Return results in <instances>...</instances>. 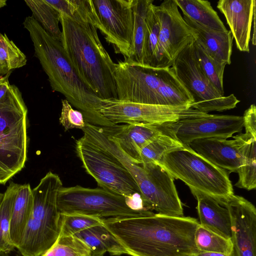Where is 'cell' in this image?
<instances>
[{"mask_svg": "<svg viewBox=\"0 0 256 256\" xmlns=\"http://www.w3.org/2000/svg\"><path fill=\"white\" fill-rule=\"evenodd\" d=\"M231 220L232 256H256V208L242 196L232 195L222 200Z\"/></svg>", "mask_w": 256, "mask_h": 256, "instance_id": "15", "label": "cell"}, {"mask_svg": "<svg viewBox=\"0 0 256 256\" xmlns=\"http://www.w3.org/2000/svg\"><path fill=\"white\" fill-rule=\"evenodd\" d=\"M102 224V218L80 214H60L58 236H74L81 231Z\"/></svg>", "mask_w": 256, "mask_h": 256, "instance_id": "34", "label": "cell"}, {"mask_svg": "<svg viewBox=\"0 0 256 256\" xmlns=\"http://www.w3.org/2000/svg\"><path fill=\"white\" fill-rule=\"evenodd\" d=\"M174 122H136L102 128L133 162L140 164V153L144 146L161 135L174 136Z\"/></svg>", "mask_w": 256, "mask_h": 256, "instance_id": "17", "label": "cell"}, {"mask_svg": "<svg viewBox=\"0 0 256 256\" xmlns=\"http://www.w3.org/2000/svg\"><path fill=\"white\" fill-rule=\"evenodd\" d=\"M232 137V140L216 138L197 139L188 146L215 166L238 173L242 164L244 134Z\"/></svg>", "mask_w": 256, "mask_h": 256, "instance_id": "18", "label": "cell"}, {"mask_svg": "<svg viewBox=\"0 0 256 256\" xmlns=\"http://www.w3.org/2000/svg\"><path fill=\"white\" fill-rule=\"evenodd\" d=\"M191 192L197 200L200 224L231 240V220L228 210L208 194L194 190Z\"/></svg>", "mask_w": 256, "mask_h": 256, "instance_id": "21", "label": "cell"}, {"mask_svg": "<svg viewBox=\"0 0 256 256\" xmlns=\"http://www.w3.org/2000/svg\"><path fill=\"white\" fill-rule=\"evenodd\" d=\"M253 26V31L252 34V44L254 46L256 45V14H254L252 22V26Z\"/></svg>", "mask_w": 256, "mask_h": 256, "instance_id": "40", "label": "cell"}, {"mask_svg": "<svg viewBox=\"0 0 256 256\" xmlns=\"http://www.w3.org/2000/svg\"><path fill=\"white\" fill-rule=\"evenodd\" d=\"M147 32L143 66L156 68V52L158 43L160 24L156 6L152 2L146 16Z\"/></svg>", "mask_w": 256, "mask_h": 256, "instance_id": "32", "label": "cell"}, {"mask_svg": "<svg viewBox=\"0 0 256 256\" xmlns=\"http://www.w3.org/2000/svg\"><path fill=\"white\" fill-rule=\"evenodd\" d=\"M160 30L156 52V68H170L194 38L181 15L175 0L156 6Z\"/></svg>", "mask_w": 256, "mask_h": 256, "instance_id": "13", "label": "cell"}, {"mask_svg": "<svg viewBox=\"0 0 256 256\" xmlns=\"http://www.w3.org/2000/svg\"><path fill=\"white\" fill-rule=\"evenodd\" d=\"M32 16L52 37L60 42L62 30L59 26L60 12L45 0H24Z\"/></svg>", "mask_w": 256, "mask_h": 256, "instance_id": "28", "label": "cell"}, {"mask_svg": "<svg viewBox=\"0 0 256 256\" xmlns=\"http://www.w3.org/2000/svg\"><path fill=\"white\" fill-rule=\"evenodd\" d=\"M146 171V177L139 187L146 208L158 214L184 216V210L174 178L157 164H140Z\"/></svg>", "mask_w": 256, "mask_h": 256, "instance_id": "14", "label": "cell"}, {"mask_svg": "<svg viewBox=\"0 0 256 256\" xmlns=\"http://www.w3.org/2000/svg\"><path fill=\"white\" fill-rule=\"evenodd\" d=\"M76 150L82 166L100 188L144 204L136 182L114 157L83 136L76 141Z\"/></svg>", "mask_w": 256, "mask_h": 256, "instance_id": "9", "label": "cell"}, {"mask_svg": "<svg viewBox=\"0 0 256 256\" xmlns=\"http://www.w3.org/2000/svg\"><path fill=\"white\" fill-rule=\"evenodd\" d=\"M96 112L102 128L110 127L120 123L176 122L183 119L202 118L209 115L192 108V106L152 105L114 98L101 100Z\"/></svg>", "mask_w": 256, "mask_h": 256, "instance_id": "10", "label": "cell"}, {"mask_svg": "<svg viewBox=\"0 0 256 256\" xmlns=\"http://www.w3.org/2000/svg\"><path fill=\"white\" fill-rule=\"evenodd\" d=\"M256 137L244 133L242 164L238 171V180L235 186L248 190L256 188Z\"/></svg>", "mask_w": 256, "mask_h": 256, "instance_id": "26", "label": "cell"}, {"mask_svg": "<svg viewBox=\"0 0 256 256\" xmlns=\"http://www.w3.org/2000/svg\"><path fill=\"white\" fill-rule=\"evenodd\" d=\"M33 204V195L30 185L19 184L10 222V238L16 248L20 242L31 216Z\"/></svg>", "mask_w": 256, "mask_h": 256, "instance_id": "22", "label": "cell"}, {"mask_svg": "<svg viewBox=\"0 0 256 256\" xmlns=\"http://www.w3.org/2000/svg\"><path fill=\"white\" fill-rule=\"evenodd\" d=\"M255 0H220L217 8L224 16L236 47L242 52H250V41Z\"/></svg>", "mask_w": 256, "mask_h": 256, "instance_id": "19", "label": "cell"}, {"mask_svg": "<svg viewBox=\"0 0 256 256\" xmlns=\"http://www.w3.org/2000/svg\"><path fill=\"white\" fill-rule=\"evenodd\" d=\"M62 186L60 176L48 172L32 190L34 204L20 242L16 248L24 256H41L58 239L60 214L58 195Z\"/></svg>", "mask_w": 256, "mask_h": 256, "instance_id": "5", "label": "cell"}, {"mask_svg": "<svg viewBox=\"0 0 256 256\" xmlns=\"http://www.w3.org/2000/svg\"><path fill=\"white\" fill-rule=\"evenodd\" d=\"M118 100L143 104L192 106L194 100L172 67L154 68L119 60L114 65Z\"/></svg>", "mask_w": 256, "mask_h": 256, "instance_id": "4", "label": "cell"}, {"mask_svg": "<svg viewBox=\"0 0 256 256\" xmlns=\"http://www.w3.org/2000/svg\"><path fill=\"white\" fill-rule=\"evenodd\" d=\"M16 256H24L20 254L19 252L16 254Z\"/></svg>", "mask_w": 256, "mask_h": 256, "instance_id": "44", "label": "cell"}, {"mask_svg": "<svg viewBox=\"0 0 256 256\" xmlns=\"http://www.w3.org/2000/svg\"><path fill=\"white\" fill-rule=\"evenodd\" d=\"M242 117L246 132L256 137V108L254 104L245 110Z\"/></svg>", "mask_w": 256, "mask_h": 256, "instance_id": "37", "label": "cell"}, {"mask_svg": "<svg viewBox=\"0 0 256 256\" xmlns=\"http://www.w3.org/2000/svg\"><path fill=\"white\" fill-rule=\"evenodd\" d=\"M60 14V42L80 78L100 98L117 99L115 63L100 40L93 16Z\"/></svg>", "mask_w": 256, "mask_h": 256, "instance_id": "2", "label": "cell"}, {"mask_svg": "<svg viewBox=\"0 0 256 256\" xmlns=\"http://www.w3.org/2000/svg\"><path fill=\"white\" fill-rule=\"evenodd\" d=\"M0 256H8V254H2Z\"/></svg>", "mask_w": 256, "mask_h": 256, "instance_id": "45", "label": "cell"}, {"mask_svg": "<svg viewBox=\"0 0 256 256\" xmlns=\"http://www.w3.org/2000/svg\"><path fill=\"white\" fill-rule=\"evenodd\" d=\"M196 60L204 74L222 96H224V74L226 64L210 57L195 40L193 42Z\"/></svg>", "mask_w": 256, "mask_h": 256, "instance_id": "31", "label": "cell"}, {"mask_svg": "<svg viewBox=\"0 0 256 256\" xmlns=\"http://www.w3.org/2000/svg\"><path fill=\"white\" fill-rule=\"evenodd\" d=\"M62 108L60 118V122L66 131L72 128L82 129L86 125L82 114L74 110L66 99L62 100Z\"/></svg>", "mask_w": 256, "mask_h": 256, "instance_id": "36", "label": "cell"}, {"mask_svg": "<svg viewBox=\"0 0 256 256\" xmlns=\"http://www.w3.org/2000/svg\"><path fill=\"white\" fill-rule=\"evenodd\" d=\"M90 248L92 256H102L106 252L112 256L126 254V251L103 224L74 234Z\"/></svg>", "mask_w": 256, "mask_h": 256, "instance_id": "23", "label": "cell"}, {"mask_svg": "<svg viewBox=\"0 0 256 256\" xmlns=\"http://www.w3.org/2000/svg\"><path fill=\"white\" fill-rule=\"evenodd\" d=\"M23 24L29 32L35 56L47 74L52 90L62 94L71 106L82 114L87 122L99 126L96 109L102 99L83 83L61 42L48 34L32 16L26 17Z\"/></svg>", "mask_w": 256, "mask_h": 256, "instance_id": "3", "label": "cell"}, {"mask_svg": "<svg viewBox=\"0 0 256 256\" xmlns=\"http://www.w3.org/2000/svg\"><path fill=\"white\" fill-rule=\"evenodd\" d=\"M26 55L6 34L0 33V64L8 72L20 68L26 64Z\"/></svg>", "mask_w": 256, "mask_h": 256, "instance_id": "35", "label": "cell"}, {"mask_svg": "<svg viewBox=\"0 0 256 256\" xmlns=\"http://www.w3.org/2000/svg\"><path fill=\"white\" fill-rule=\"evenodd\" d=\"M8 72V70L0 64V78L6 75Z\"/></svg>", "mask_w": 256, "mask_h": 256, "instance_id": "41", "label": "cell"}, {"mask_svg": "<svg viewBox=\"0 0 256 256\" xmlns=\"http://www.w3.org/2000/svg\"><path fill=\"white\" fill-rule=\"evenodd\" d=\"M57 203L60 214H80L102 219L136 216L148 211L142 203L123 196L101 188H91L80 186H62L58 193Z\"/></svg>", "mask_w": 256, "mask_h": 256, "instance_id": "8", "label": "cell"}, {"mask_svg": "<svg viewBox=\"0 0 256 256\" xmlns=\"http://www.w3.org/2000/svg\"><path fill=\"white\" fill-rule=\"evenodd\" d=\"M12 72H8L0 78V100L6 96L10 90V84L8 78Z\"/></svg>", "mask_w": 256, "mask_h": 256, "instance_id": "38", "label": "cell"}, {"mask_svg": "<svg viewBox=\"0 0 256 256\" xmlns=\"http://www.w3.org/2000/svg\"><path fill=\"white\" fill-rule=\"evenodd\" d=\"M194 41L179 54L172 66L194 100L192 108L206 114L235 108L240 100L234 94H220L204 73L195 56Z\"/></svg>", "mask_w": 256, "mask_h": 256, "instance_id": "11", "label": "cell"}, {"mask_svg": "<svg viewBox=\"0 0 256 256\" xmlns=\"http://www.w3.org/2000/svg\"><path fill=\"white\" fill-rule=\"evenodd\" d=\"M184 146L174 136L161 135L142 150L140 164H160L166 154L182 148Z\"/></svg>", "mask_w": 256, "mask_h": 256, "instance_id": "29", "label": "cell"}, {"mask_svg": "<svg viewBox=\"0 0 256 256\" xmlns=\"http://www.w3.org/2000/svg\"><path fill=\"white\" fill-rule=\"evenodd\" d=\"M196 41L212 58L226 64L231 63L233 37L230 30L220 32L196 22L183 15Z\"/></svg>", "mask_w": 256, "mask_h": 256, "instance_id": "20", "label": "cell"}, {"mask_svg": "<svg viewBox=\"0 0 256 256\" xmlns=\"http://www.w3.org/2000/svg\"><path fill=\"white\" fill-rule=\"evenodd\" d=\"M194 244L198 252L232 255V244L226 238L200 224L194 234Z\"/></svg>", "mask_w": 256, "mask_h": 256, "instance_id": "30", "label": "cell"}, {"mask_svg": "<svg viewBox=\"0 0 256 256\" xmlns=\"http://www.w3.org/2000/svg\"><path fill=\"white\" fill-rule=\"evenodd\" d=\"M41 256H92V252L83 240L74 235L58 236Z\"/></svg>", "mask_w": 256, "mask_h": 256, "instance_id": "33", "label": "cell"}, {"mask_svg": "<svg viewBox=\"0 0 256 256\" xmlns=\"http://www.w3.org/2000/svg\"><path fill=\"white\" fill-rule=\"evenodd\" d=\"M19 184L10 182L0 204V256L16 248L10 234V222L14 200Z\"/></svg>", "mask_w": 256, "mask_h": 256, "instance_id": "27", "label": "cell"}, {"mask_svg": "<svg viewBox=\"0 0 256 256\" xmlns=\"http://www.w3.org/2000/svg\"><path fill=\"white\" fill-rule=\"evenodd\" d=\"M3 196H4V194L2 193H0V204L1 203V202L2 200V199L3 198Z\"/></svg>", "mask_w": 256, "mask_h": 256, "instance_id": "43", "label": "cell"}, {"mask_svg": "<svg viewBox=\"0 0 256 256\" xmlns=\"http://www.w3.org/2000/svg\"><path fill=\"white\" fill-rule=\"evenodd\" d=\"M159 164L174 178L180 180L190 191H197L215 198L218 202L234 194L226 171L212 164L188 146L164 155Z\"/></svg>", "mask_w": 256, "mask_h": 256, "instance_id": "7", "label": "cell"}, {"mask_svg": "<svg viewBox=\"0 0 256 256\" xmlns=\"http://www.w3.org/2000/svg\"><path fill=\"white\" fill-rule=\"evenodd\" d=\"M152 0H133L134 28L132 54L125 60L143 65L147 32L146 16Z\"/></svg>", "mask_w": 256, "mask_h": 256, "instance_id": "24", "label": "cell"}, {"mask_svg": "<svg viewBox=\"0 0 256 256\" xmlns=\"http://www.w3.org/2000/svg\"><path fill=\"white\" fill-rule=\"evenodd\" d=\"M102 224L131 256H193L200 225L190 216H172L148 210L130 218H102Z\"/></svg>", "mask_w": 256, "mask_h": 256, "instance_id": "1", "label": "cell"}, {"mask_svg": "<svg viewBox=\"0 0 256 256\" xmlns=\"http://www.w3.org/2000/svg\"><path fill=\"white\" fill-rule=\"evenodd\" d=\"M193 256H232V255L218 252H197Z\"/></svg>", "mask_w": 256, "mask_h": 256, "instance_id": "39", "label": "cell"}, {"mask_svg": "<svg viewBox=\"0 0 256 256\" xmlns=\"http://www.w3.org/2000/svg\"><path fill=\"white\" fill-rule=\"evenodd\" d=\"M95 26L124 59L130 57L134 28L133 0H91Z\"/></svg>", "mask_w": 256, "mask_h": 256, "instance_id": "12", "label": "cell"}, {"mask_svg": "<svg viewBox=\"0 0 256 256\" xmlns=\"http://www.w3.org/2000/svg\"><path fill=\"white\" fill-rule=\"evenodd\" d=\"M6 5V0H0V8L4 7Z\"/></svg>", "mask_w": 256, "mask_h": 256, "instance_id": "42", "label": "cell"}, {"mask_svg": "<svg viewBox=\"0 0 256 256\" xmlns=\"http://www.w3.org/2000/svg\"><path fill=\"white\" fill-rule=\"evenodd\" d=\"M242 116L209 114L198 118H186L172 124L176 138L183 144L201 138H231L243 128Z\"/></svg>", "mask_w": 256, "mask_h": 256, "instance_id": "16", "label": "cell"}, {"mask_svg": "<svg viewBox=\"0 0 256 256\" xmlns=\"http://www.w3.org/2000/svg\"><path fill=\"white\" fill-rule=\"evenodd\" d=\"M28 108L18 88L10 84L0 100V184L24 166L27 158Z\"/></svg>", "mask_w": 256, "mask_h": 256, "instance_id": "6", "label": "cell"}, {"mask_svg": "<svg viewBox=\"0 0 256 256\" xmlns=\"http://www.w3.org/2000/svg\"><path fill=\"white\" fill-rule=\"evenodd\" d=\"M184 15L196 22L209 28L226 32V28L210 2L205 0H175Z\"/></svg>", "mask_w": 256, "mask_h": 256, "instance_id": "25", "label": "cell"}]
</instances>
